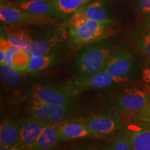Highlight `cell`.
I'll list each match as a JSON object with an SVG mask.
<instances>
[{
    "label": "cell",
    "mask_w": 150,
    "mask_h": 150,
    "mask_svg": "<svg viewBox=\"0 0 150 150\" xmlns=\"http://www.w3.org/2000/svg\"><path fill=\"white\" fill-rule=\"evenodd\" d=\"M117 22L83 20L69 22V37L74 49L105 40L116 34Z\"/></svg>",
    "instance_id": "6da1fadb"
},
{
    "label": "cell",
    "mask_w": 150,
    "mask_h": 150,
    "mask_svg": "<svg viewBox=\"0 0 150 150\" xmlns=\"http://www.w3.org/2000/svg\"><path fill=\"white\" fill-rule=\"evenodd\" d=\"M115 49L112 43L102 40L88 45L75 61V71L78 76L103 72Z\"/></svg>",
    "instance_id": "7a4b0ae2"
},
{
    "label": "cell",
    "mask_w": 150,
    "mask_h": 150,
    "mask_svg": "<svg viewBox=\"0 0 150 150\" xmlns=\"http://www.w3.org/2000/svg\"><path fill=\"white\" fill-rule=\"evenodd\" d=\"M129 81V79L115 77L103 71L86 76L76 75L67 81L63 88L67 95L74 99L86 91L105 88L115 84L126 83Z\"/></svg>",
    "instance_id": "3957f363"
},
{
    "label": "cell",
    "mask_w": 150,
    "mask_h": 150,
    "mask_svg": "<svg viewBox=\"0 0 150 150\" xmlns=\"http://www.w3.org/2000/svg\"><path fill=\"white\" fill-rule=\"evenodd\" d=\"M0 19L1 22L15 25H59V19L54 17L43 16L33 14L17 7L13 4L1 0Z\"/></svg>",
    "instance_id": "277c9868"
},
{
    "label": "cell",
    "mask_w": 150,
    "mask_h": 150,
    "mask_svg": "<svg viewBox=\"0 0 150 150\" xmlns=\"http://www.w3.org/2000/svg\"><path fill=\"white\" fill-rule=\"evenodd\" d=\"M150 102V94L137 87H127L117 97L116 112L122 115L136 116Z\"/></svg>",
    "instance_id": "5b68a950"
},
{
    "label": "cell",
    "mask_w": 150,
    "mask_h": 150,
    "mask_svg": "<svg viewBox=\"0 0 150 150\" xmlns=\"http://www.w3.org/2000/svg\"><path fill=\"white\" fill-rule=\"evenodd\" d=\"M95 138H106L119 131L122 121L117 112L114 113L91 115L83 119Z\"/></svg>",
    "instance_id": "8992f818"
},
{
    "label": "cell",
    "mask_w": 150,
    "mask_h": 150,
    "mask_svg": "<svg viewBox=\"0 0 150 150\" xmlns=\"http://www.w3.org/2000/svg\"><path fill=\"white\" fill-rule=\"evenodd\" d=\"M29 52L13 46L6 36L1 35L0 40V64H6L17 72H24L29 65Z\"/></svg>",
    "instance_id": "52a82bcc"
},
{
    "label": "cell",
    "mask_w": 150,
    "mask_h": 150,
    "mask_svg": "<svg viewBox=\"0 0 150 150\" xmlns=\"http://www.w3.org/2000/svg\"><path fill=\"white\" fill-rule=\"evenodd\" d=\"M134 67V57L127 47L115 49L104 72L117 78L129 79Z\"/></svg>",
    "instance_id": "ba28073f"
},
{
    "label": "cell",
    "mask_w": 150,
    "mask_h": 150,
    "mask_svg": "<svg viewBox=\"0 0 150 150\" xmlns=\"http://www.w3.org/2000/svg\"><path fill=\"white\" fill-rule=\"evenodd\" d=\"M72 97L63 88L54 87L42 83L35 84L31 91V104H45L62 106L72 103Z\"/></svg>",
    "instance_id": "9c48e42d"
},
{
    "label": "cell",
    "mask_w": 150,
    "mask_h": 150,
    "mask_svg": "<svg viewBox=\"0 0 150 150\" xmlns=\"http://www.w3.org/2000/svg\"><path fill=\"white\" fill-rule=\"evenodd\" d=\"M132 150H150V125L136 119L127 121L122 127Z\"/></svg>",
    "instance_id": "30bf717a"
},
{
    "label": "cell",
    "mask_w": 150,
    "mask_h": 150,
    "mask_svg": "<svg viewBox=\"0 0 150 150\" xmlns=\"http://www.w3.org/2000/svg\"><path fill=\"white\" fill-rule=\"evenodd\" d=\"M59 134L63 141L82 138H95L83 120H67L59 124Z\"/></svg>",
    "instance_id": "8fae6325"
},
{
    "label": "cell",
    "mask_w": 150,
    "mask_h": 150,
    "mask_svg": "<svg viewBox=\"0 0 150 150\" xmlns=\"http://www.w3.org/2000/svg\"><path fill=\"white\" fill-rule=\"evenodd\" d=\"M64 40V34L61 31L53 32L33 40L29 51L30 56L53 54Z\"/></svg>",
    "instance_id": "7c38bea8"
},
{
    "label": "cell",
    "mask_w": 150,
    "mask_h": 150,
    "mask_svg": "<svg viewBox=\"0 0 150 150\" xmlns=\"http://www.w3.org/2000/svg\"><path fill=\"white\" fill-rule=\"evenodd\" d=\"M63 142L57 125H47L35 141L29 147L30 150H54Z\"/></svg>",
    "instance_id": "4fadbf2b"
},
{
    "label": "cell",
    "mask_w": 150,
    "mask_h": 150,
    "mask_svg": "<svg viewBox=\"0 0 150 150\" xmlns=\"http://www.w3.org/2000/svg\"><path fill=\"white\" fill-rule=\"evenodd\" d=\"M25 120L11 117L4 120L0 127V145H20V130Z\"/></svg>",
    "instance_id": "5bb4252c"
},
{
    "label": "cell",
    "mask_w": 150,
    "mask_h": 150,
    "mask_svg": "<svg viewBox=\"0 0 150 150\" xmlns=\"http://www.w3.org/2000/svg\"><path fill=\"white\" fill-rule=\"evenodd\" d=\"M4 32L13 46L29 52L33 39L31 33L22 26L4 24Z\"/></svg>",
    "instance_id": "9a60e30c"
},
{
    "label": "cell",
    "mask_w": 150,
    "mask_h": 150,
    "mask_svg": "<svg viewBox=\"0 0 150 150\" xmlns=\"http://www.w3.org/2000/svg\"><path fill=\"white\" fill-rule=\"evenodd\" d=\"M110 19L103 4L99 1H95L89 4L83 5L79 8L71 17L69 22L83 20L107 21Z\"/></svg>",
    "instance_id": "2e32d148"
},
{
    "label": "cell",
    "mask_w": 150,
    "mask_h": 150,
    "mask_svg": "<svg viewBox=\"0 0 150 150\" xmlns=\"http://www.w3.org/2000/svg\"><path fill=\"white\" fill-rule=\"evenodd\" d=\"M16 6L33 14L60 18L59 12L52 0H24Z\"/></svg>",
    "instance_id": "e0dca14e"
},
{
    "label": "cell",
    "mask_w": 150,
    "mask_h": 150,
    "mask_svg": "<svg viewBox=\"0 0 150 150\" xmlns=\"http://www.w3.org/2000/svg\"><path fill=\"white\" fill-rule=\"evenodd\" d=\"M47 125L46 122L33 117L25 120L20 130V145L29 148Z\"/></svg>",
    "instance_id": "ac0fdd59"
},
{
    "label": "cell",
    "mask_w": 150,
    "mask_h": 150,
    "mask_svg": "<svg viewBox=\"0 0 150 150\" xmlns=\"http://www.w3.org/2000/svg\"><path fill=\"white\" fill-rule=\"evenodd\" d=\"M56 56L53 54L30 56L29 65L26 73H37L49 68L56 63Z\"/></svg>",
    "instance_id": "d6986e66"
},
{
    "label": "cell",
    "mask_w": 150,
    "mask_h": 150,
    "mask_svg": "<svg viewBox=\"0 0 150 150\" xmlns=\"http://www.w3.org/2000/svg\"><path fill=\"white\" fill-rule=\"evenodd\" d=\"M0 65V76L4 86L13 89L21 85L23 81L21 73L15 72L5 63Z\"/></svg>",
    "instance_id": "ffe728a7"
},
{
    "label": "cell",
    "mask_w": 150,
    "mask_h": 150,
    "mask_svg": "<svg viewBox=\"0 0 150 150\" xmlns=\"http://www.w3.org/2000/svg\"><path fill=\"white\" fill-rule=\"evenodd\" d=\"M131 40L140 52L150 58V30L140 29L131 35Z\"/></svg>",
    "instance_id": "44dd1931"
},
{
    "label": "cell",
    "mask_w": 150,
    "mask_h": 150,
    "mask_svg": "<svg viewBox=\"0 0 150 150\" xmlns=\"http://www.w3.org/2000/svg\"><path fill=\"white\" fill-rule=\"evenodd\" d=\"M60 16L74 14L79 8L85 5L86 0H52Z\"/></svg>",
    "instance_id": "7402d4cb"
},
{
    "label": "cell",
    "mask_w": 150,
    "mask_h": 150,
    "mask_svg": "<svg viewBox=\"0 0 150 150\" xmlns=\"http://www.w3.org/2000/svg\"><path fill=\"white\" fill-rule=\"evenodd\" d=\"M59 106L45 104H31L30 107L31 117L47 124L52 114Z\"/></svg>",
    "instance_id": "603a6c76"
},
{
    "label": "cell",
    "mask_w": 150,
    "mask_h": 150,
    "mask_svg": "<svg viewBox=\"0 0 150 150\" xmlns=\"http://www.w3.org/2000/svg\"><path fill=\"white\" fill-rule=\"evenodd\" d=\"M72 103L59 106L52 114L47 122V125H59L62 122L66 120L65 118L70 115L71 112L72 111Z\"/></svg>",
    "instance_id": "cb8c5ba5"
},
{
    "label": "cell",
    "mask_w": 150,
    "mask_h": 150,
    "mask_svg": "<svg viewBox=\"0 0 150 150\" xmlns=\"http://www.w3.org/2000/svg\"><path fill=\"white\" fill-rule=\"evenodd\" d=\"M110 145L112 150H132L128 138L122 129L117 131Z\"/></svg>",
    "instance_id": "d4e9b609"
},
{
    "label": "cell",
    "mask_w": 150,
    "mask_h": 150,
    "mask_svg": "<svg viewBox=\"0 0 150 150\" xmlns=\"http://www.w3.org/2000/svg\"><path fill=\"white\" fill-rule=\"evenodd\" d=\"M141 80L145 86V91L150 94V58L146 61L142 69Z\"/></svg>",
    "instance_id": "484cf974"
},
{
    "label": "cell",
    "mask_w": 150,
    "mask_h": 150,
    "mask_svg": "<svg viewBox=\"0 0 150 150\" xmlns=\"http://www.w3.org/2000/svg\"><path fill=\"white\" fill-rule=\"evenodd\" d=\"M137 11L142 15L150 14V0H136Z\"/></svg>",
    "instance_id": "4316f807"
},
{
    "label": "cell",
    "mask_w": 150,
    "mask_h": 150,
    "mask_svg": "<svg viewBox=\"0 0 150 150\" xmlns=\"http://www.w3.org/2000/svg\"><path fill=\"white\" fill-rule=\"evenodd\" d=\"M136 119L150 125V102L143 110L135 116Z\"/></svg>",
    "instance_id": "83f0119b"
},
{
    "label": "cell",
    "mask_w": 150,
    "mask_h": 150,
    "mask_svg": "<svg viewBox=\"0 0 150 150\" xmlns=\"http://www.w3.org/2000/svg\"><path fill=\"white\" fill-rule=\"evenodd\" d=\"M0 150H30L28 147H24L21 145L13 146L0 145Z\"/></svg>",
    "instance_id": "f1b7e54d"
},
{
    "label": "cell",
    "mask_w": 150,
    "mask_h": 150,
    "mask_svg": "<svg viewBox=\"0 0 150 150\" xmlns=\"http://www.w3.org/2000/svg\"><path fill=\"white\" fill-rule=\"evenodd\" d=\"M69 150H99L97 148L93 147H75L72 149H70Z\"/></svg>",
    "instance_id": "f546056e"
},
{
    "label": "cell",
    "mask_w": 150,
    "mask_h": 150,
    "mask_svg": "<svg viewBox=\"0 0 150 150\" xmlns=\"http://www.w3.org/2000/svg\"><path fill=\"white\" fill-rule=\"evenodd\" d=\"M145 23L148 28V29L150 30V14L145 15Z\"/></svg>",
    "instance_id": "4dcf8cb0"
},
{
    "label": "cell",
    "mask_w": 150,
    "mask_h": 150,
    "mask_svg": "<svg viewBox=\"0 0 150 150\" xmlns=\"http://www.w3.org/2000/svg\"><path fill=\"white\" fill-rule=\"evenodd\" d=\"M100 150H112L111 145H106L103 147Z\"/></svg>",
    "instance_id": "1f68e13d"
},
{
    "label": "cell",
    "mask_w": 150,
    "mask_h": 150,
    "mask_svg": "<svg viewBox=\"0 0 150 150\" xmlns=\"http://www.w3.org/2000/svg\"><path fill=\"white\" fill-rule=\"evenodd\" d=\"M90 1V0H86V2H88V1Z\"/></svg>",
    "instance_id": "d6a6232c"
}]
</instances>
